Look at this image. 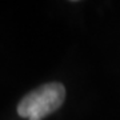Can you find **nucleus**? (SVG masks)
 Returning a JSON list of instances; mask_svg holds the SVG:
<instances>
[{"label":"nucleus","instance_id":"obj_1","mask_svg":"<svg viewBox=\"0 0 120 120\" xmlns=\"http://www.w3.org/2000/svg\"><path fill=\"white\" fill-rule=\"evenodd\" d=\"M65 99V88L60 83H48L22 99L17 105V113L27 119H39L48 116L61 107Z\"/></svg>","mask_w":120,"mask_h":120},{"label":"nucleus","instance_id":"obj_2","mask_svg":"<svg viewBox=\"0 0 120 120\" xmlns=\"http://www.w3.org/2000/svg\"><path fill=\"white\" fill-rule=\"evenodd\" d=\"M28 120H39V119H28Z\"/></svg>","mask_w":120,"mask_h":120}]
</instances>
